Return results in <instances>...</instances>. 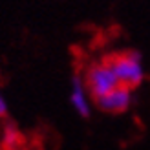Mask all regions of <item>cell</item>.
Listing matches in <instances>:
<instances>
[{
	"mask_svg": "<svg viewBox=\"0 0 150 150\" xmlns=\"http://www.w3.org/2000/svg\"><path fill=\"white\" fill-rule=\"evenodd\" d=\"M112 70L121 86H128L136 90L141 82L145 81V70H143V55L136 50H126L121 53L108 55L104 59Z\"/></svg>",
	"mask_w": 150,
	"mask_h": 150,
	"instance_id": "obj_1",
	"label": "cell"
},
{
	"mask_svg": "<svg viewBox=\"0 0 150 150\" xmlns=\"http://www.w3.org/2000/svg\"><path fill=\"white\" fill-rule=\"evenodd\" d=\"M82 81H84L86 92L92 95L93 99L106 95L108 92H112L114 88L119 86V81L115 77L114 70H112L104 61L103 62H95V64L90 66L86 70V73H84V77H82Z\"/></svg>",
	"mask_w": 150,
	"mask_h": 150,
	"instance_id": "obj_2",
	"label": "cell"
},
{
	"mask_svg": "<svg viewBox=\"0 0 150 150\" xmlns=\"http://www.w3.org/2000/svg\"><path fill=\"white\" fill-rule=\"evenodd\" d=\"M93 103L101 112H106V114H112V115L125 114L132 104V88L119 84L106 95L93 99Z\"/></svg>",
	"mask_w": 150,
	"mask_h": 150,
	"instance_id": "obj_3",
	"label": "cell"
},
{
	"mask_svg": "<svg viewBox=\"0 0 150 150\" xmlns=\"http://www.w3.org/2000/svg\"><path fill=\"white\" fill-rule=\"evenodd\" d=\"M86 88H84V81H82L81 75H73L71 77V92H70V101H71V106L75 108V112L82 117V119H88L92 110H90V104L86 99Z\"/></svg>",
	"mask_w": 150,
	"mask_h": 150,
	"instance_id": "obj_4",
	"label": "cell"
},
{
	"mask_svg": "<svg viewBox=\"0 0 150 150\" xmlns=\"http://www.w3.org/2000/svg\"><path fill=\"white\" fill-rule=\"evenodd\" d=\"M24 143V136L18 132V128L13 123H7L4 134H2V143H0V150H18Z\"/></svg>",
	"mask_w": 150,
	"mask_h": 150,
	"instance_id": "obj_5",
	"label": "cell"
},
{
	"mask_svg": "<svg viewBox=\"0 0 150 150\" xmlns=\"http://www.w3.org/2000/svg\"><path fill=\"white\" fill-rule=\"evenodd\" d=\"M6 117H7V104L0 95V119H6Z\"/></svg>",
	"mask_w": 150,
	"mask_h": 150,
	"instance_id": "obj_6",
	"label": "cell"
}]
</instances>
